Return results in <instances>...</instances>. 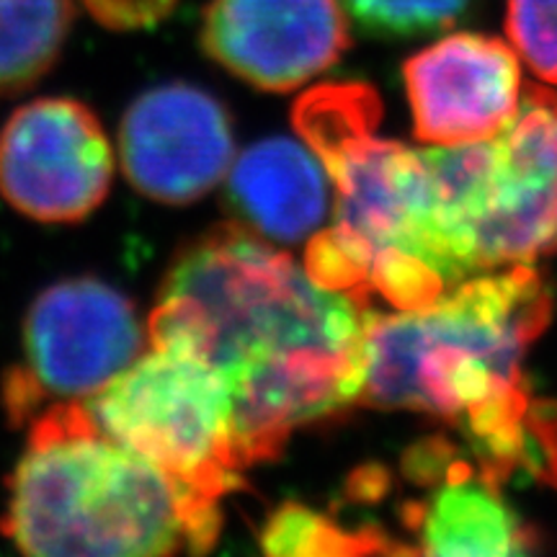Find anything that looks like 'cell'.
I'll use <instances>...</instances> for the list:
<instances>
[{
    "label": "cell",
    "instance_id": "ba28073f",
    "mask_svg": "<svg viewBox=\"0 0 557 557\" xmlns=\"http://www.w3.org/2000/svg\"><path fill=\"white\" fill-rule=\"evenodd\" d=\"M114 150L99 116L67 96L18 107L0 132V194L45 225H75L107 201Z\"/></svg>",
    "mask_w": 557,
    "mask_h": 557
},
{
    "label": "cell",
    "instance_id": "7c38bea8",
    "mask_svg": "<svg viewBox=\"0 0 557 557\" xmlns=\"http://www.w3.org/2000/svg\"><path fill=\"white\" fill-rule=\"evenodd\" d=\"M447 438L421 442L406 457L408 475L434 480L423 500L403 508L406 527L421 540L423 555H527L537 540L519 513L500 496L498 483L475 465L455 457Z\"/></svg>",
    "mask_w": 557,
    "mask_h": 557
},
{
    "label": "cell",
    "instance_id": "4fadbf2b",
    "mask_svg": "<svg viewBox=\"0 0 557 557\" xmlns=\"http://www.w3.org/2000/svg\"><path fill=\"white\" fill-rule=\"evenodd\" d=\"M227 205L261 238L297 243L323 225L331 207L329 173L308 145L271 137L233 160Z\"/></svg>",
    "mask_w": 557,
    "mask_h": 557
},
{
    "label": "cell",
    "instance_id": "e0dca14e",
    "mask_svg": "<svg viewBox=\"0 0 557 557\" xmlns=\"http://www.w3.org/2000/svg\"><path fill=\"white\" fill-rule=\"evenodd\" d=\"M513 52L549 88H557V0H506Z\"/></svg>",
    "mask_w": 557,
    "mask_h": 557
},
{
    "label": "cell",
    "instance_id": "9a60e30c",
    "mask_svg": "<svg viewBox=\"0 0 557 557\" xmlns=\"http://www.w3.org/2000/svg\"><path fill=\"white\" fill-rule=\"evenodd\" d=\"M261 547L276 557L333 555H418L416 547L393 542L377 527L346 529L302 504H282L261 529Z\"/></svg>",
    "mask_w": 557,
    "mask_h": 557
},
{
    "label": "cell",
    "instance_id": "277c9868",
    "mask_svg": "<svg viewBox=\"0 0 557 557\" xmlns=\"http://www.w3.org/2000/svg\"><path fill=\"white\" fill-rule=\"evenodd\" d=\"M9 478L0 532L45 557L201 555L220 540L218 500L111 438L86 400L39 410Z\"/></svg>",
    "mask_w": 557,
    "mask_h": 557
},
{
    "label": "cell",
    "instance_id": "30bf717a",
    "mask_svg": "<svg viewBox=\"0 0 557 557\" xmlns=\"http://www.w3.org/2000/svg\"><path fill=\"white\" fill-rule=\"evenodd\" d=\"M199 41L230 75L284 94L336 65L351 39L341 0H209Z\"/></svg>",
    "mask_w": 557,
    "mask_h": 557
},
{
    "label": "cell",
    "instance_id": "ac0fdd59",
    "mask_svg": "<svg viewBox=\"0 0 557 557\" xmlns=\"http://www.w3.org/2000/svg\"><path fill=\"white\" fill-rule=\"evenodd\" d=\"M88 16L114 32H139L163 24L178 0H83Z\"/></svg>",
    "mask_w": 557,
    "mask_h": 557
},
{
    "label": "cell",
    "instance_id": "7a4b0ae2",
    "mask_svg": "<svg viewBox=\"0 0 557 557\" xmlns=\"http://www.w3.org/2000/svg\"><path fill=\"white\" fill-rule=\"evenodd\" d=\"M549 320L553 295L529 263L462 278L423 310H372L357 406L444 418L498 485L527 472L557 487V403L524 377L529 346Z\"/></svg>",
    "mask_w": 557,
    "mask_h": 557
},
{
    "label": "cell",
    "instance_id": "8992f818",
    "mask_svg": "<svg viewBox=\"0 0 557 557\" xmlns=\"http://www.w3.org/2000/svg\"><path fill=\"white\" fill-rule=\"evenodd\" d=\"M148 346L135 302L94 276L62 278L29 305L24 364L3 377L11 426L60 400H90Z\"/></svg>",
    "mask_w": 557,
    "mask_h": 557
},
{
    "label": "cell",
    "instance_id": "52a82bcc",
    "mask_svg": "<svg viewBox=\"0 0 557 557\" xmlns=\"http://www.w3.org/2000/svg\"><path fill=\"white\" fill-rule=\"evenodd\" d=\"M475 271L532 263L557 248V94L529 88L519 114L480 145L468 197Z\"/></svg>",
    "mask_w": 557,
    "mask_h": 557
},
{
    "label": "cell",
    "instance_id": "2e32d148",
    "mask_svg": "<svg viewBox=\"0 0 557 557\" xmlns=\"http://www.w3.org/2000/svg\"><path fill=\"white\" fill-rule=\"evenodd\" d=\"M346 16L382 39H410L457 24L472 0H341Z\"/></svg>",
    "mask_w": 557,
    "mask_h": 557
},
{
    "label": "cell",
    "instance_id": "9c48e42d",
    "mask_svg": "<svg viewBox=\"0 0 557 557\" xmlns=\"http://www.w3.org/2000/svg\"><path fill=\"white\" fill-rule=\"evenodd\" d=\"M120 160L143 197L186 207L212 191L233 165V122L207 90L189 83L156 86L124 111Z\"/></svg>",
    "mask_w": 557,
    "mask_h": 557
},
{
    "label": "cell",
    "instance_id": "8fae6325",
    "mask_svg": "<svg viewBox=\"0 0 557 557\" xmlns=\"http://www.w3.org/2000/svg\"><path fill=\"white\" fill-rule=\"evenodd\" d=\"M416 139L434 148L483 143L521 109V60L511 45L459 32L423 47L403 67Z\"/></svg>",
    "mask_w": 557,
    "mask_h": 557
},
{
    "label": "cell",
    "instance_id": "6da1fadb",
    "mask_svg": "<svg viewBox=\"0 0 557 557\" xmlns=\"http://www.w3.org/2000/svg\"><path fill=\"white\" fill-rule=\"evenodd\" d=\"M369 312L230 222L178 250L145 333L148 346L189 348L220 369L248 470L282 455L297 429L359 400Z\"/></svg>",
    "mask_w": 557,
    "mask_h": 557
},
{
    "label": "cell",
    "instance_id": "5bb4252c",
    "mask_svg": "<svg viewBox=\"0 0 557 557\" xmlns=\"http://www.w3.org/2000/svg\"><path fill=\"white\" fill-rule=\"evenodd\" d=\"M73 26V0H0V96L45 78Z\"/></svg>",
    "mask_w": 557,
    "mask_h": 557
},
{
    "label": "cell",
    "instance_id": "3957f363",
    "mask_svg": "<svg viewBox=\"0 0 557 557\" xmlns=\"http://www.w3.org/2000/svg\"><path fill=\"white\" fill-rule=\"evenodd\" d=\"M380 96L364 83H323L292 109L299 139L333 186V227L305 250L318 287L372 308L423 310L449 287L434 235L431 178L421 150L377 135Z\"/></svg>",
    "mask_w": 557,
    "mask_h": 557
},
{
    "label": "cell",
    "instance_id": "5b68a950",
    "mask_svg": "<svg viewBox=\"0 0 557 557\" xmlns=\"http://www.w3.org/2000/svg\"><path fill=\"white\" fill-rule=\"evenodd\" d=\"M86 403L111 438L197 496L220 504L243 487L227 382L201 354L148 346Z\"/></svg>",
    "mask_w": 557,
    "mask_h": 557
}]
</instances>
